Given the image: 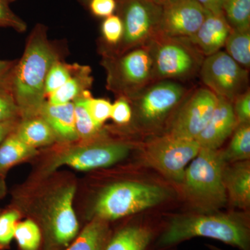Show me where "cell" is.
I'll use <instances>...</instances> for the list:
<instances>
[{
  "instance_id": "17",
  "label": "cell",
  "mask_w": 250,
  "mask_h": 250,
  "mask_svg": "<svg viewBox=\"0 0 250 250\" xmlns=\"http://www.w3.org/2000/svg\"><path fill=\"white\" fill-rule=\"evenodd\" d=\"M223 182L228 200L240 208H247L250 204V161L233 163L225 166Z\"/></svg>"
},
{
  "instance_id": "13",
  "label": "cell",
  "mask_w": 250,
  "mask_h": 250,
  "mask_svg": "<svg viewBox=\"0 0 250 250\" xmlns=\"http://www.w3.org/2000/svg\"><path fill=\"white\" fill-rule=\"evenodd\" d=\"M75 193L73 186L63 188L51 202L46 231L49 243L54 248L65 249L78 234V221L72 206Z\"/></svg>"
},
{
  "instance_id": "25",
  "label": "cell",
  "mask_w": 250,
  "mask_h": 250,
  "mask_svg": "<svg viewBox=\"0 0 250 250\" xmlns=\"http://www.w3.org/2000/svg\"><path fill=\"white\" fill-rule=\"evenodd\" d=\"M90 94V90H86L73 102L77 134L79 139L85 141L97 139L101 135L102 131L101 126L95 124L85 106V98Z\"/></svg>"
},
{
  "instance_id": "39",
  "label": "cell",
  "mask_w": 250,
  "mask_h": 250,
  "mask_svg": "<svg viewBox=\"0 0 250 250\" xmlns=\"http://www.w3.org/2000/svg\"><path fill=\"white\" fill-rule=\"evenodd\" d=\"M16 63L14 61L0 60V85L6 84L10 73Z\"/></svg>"
},
{
  "instance_id": "43",
  "label": "cell",
  "mask_w": 250,
  "mask_h": 250,
  "mask_svg": "<svg viewBox=\"0 0 250 250\" xmlns=\"http://www.w3.org/2000/svg\"><path fill=\"white\" fill-rule=\"evenodd\" d=\"M6 1H7L8 2L10 3V2H12V1H16V0H6Z\"/></svg>"
},
{
  "instance_id": "15",
  "label": "cell",
  "mask_w": 250,
  "mask_h": 250,
  "mask_svg": "<svg viewBox=\"0 0 250 250\" xmlns=\"http://www.w3.org/2000/svg\"><path fill=\"white\" fill-rule=\"evenodd\" d=\"M218 98L209 121L195 139L200 148L219 149L238 126L232 103L222 97Z\"/></svg>"
},
{
  "instance_id": "7",
  "label": "cell",
  "mask_w": 250,
  "mask_h": 250,
  "mask_svg": "<svg viewBox=\"0 0 250 250\" xmlns=\"http://www.w3.org/2000/svg\"><path fill=\"white\" fill-rule=\"evenodd\" d=\"M192 89L177 81L153 82L128 99L133 116L141 129L156 131L167 118L178 110Z\"/></svg>"
},
{
  "instance_id": "18",
  "label": "cell",
  "mask_w": 250,
  "mask_h": 250,
  "mask_svg": "<svg viewBox=\"0 0 250 250\" xmlns=\"http://www.w3.org/2000/svg\"><path fill=\"white\" fill-rule=\"evenodd\" d=\"M39 116L48 123L57 141L70 143L79 139L75 126L73 103L52 104L46 101L41 108Z\"/></svg>"
},
{
  "instance_id": "37",
  "label": "cell",
  "mask_w": 250,
  "mask_h": 250,
  "mask_svg": "<svg viewBox=\"0 0 250 250\" xmlns=\"http://www.w3.org/2000/svg\"><path fill=\"white\" fill-rule=\"evenodd\" d=\"M116 0H90L89 9L93 16L107 18L116 12Z\"/></svg>"
},
{
  "instance_id": "33",
  "label": "cell",
  "mask_w": 250,
  "mask_h": 250,
  "mask_svg": "<svg viewBox=\"0 0 250 250\" xmlns=\"http://www.w3.org/2000/svg\"><path fill=\"white\" fill-rule=\"evenodd\" d=\"M19 109L6 84L0 85V122L18 119Z\"/></svg>"
},
{
  "instance_id": "3",
  "label": "cell",
  "mask_w": 250,
  "mask_h": 250,
  "mask_svg": "<svg viewBox=\"0 0 250 250\" xmlns=\"http://www.w3.org/2000/svg\"><path fill=\"white\" fill-rule=\"evenodd\" d=\"M226 165L223 151L200 148L186 169L182 184L188 197L197 207L215 210L227 203L228 195L223 182Z\"/></svg>"
},
{
  "instance_id": "4",
  "label": "cell",
  "mask_w": 250,
  "mask_h": 250,
  "mask_svg": "<svg viewBox=\"0 0 250 250\" xmlns=\"http://www.w3.org/2000/svg\"><path fill=\"white\" fill-rule=\"evenodd\" d=\"M152 61L153 82L184 81L200 72L205 57L187 37L159 31L147 43Z\"/></svg>"
},
{
  "instance_id": "32",
  "label": "cell",
  "mask_w": 250,
  "mask_h": 250,
  "mask_svg": "<svg viewBox=\"0 0 250 250\" xmlns=\"http://www.w3.org/2000/svg\"><path fill=\"white\" fill-rule=\"evenodd\" d=\"M19 218V213L15 210H6L0 214V250L9 248L14 238Z\"/></svg>"
},
{
  "instance_id": "14",
  "label": "cell",
  "mask_w": 250,
  "mask_h": 250,
  "mask_svg": "<svg viewBox=\"0 0 250 250\" xmlns=\"http://www.w3.org/2000/svg\"><path fill=\"white\" fill-rule=\"evenodd\" d=\"M207 10L195 0H176L163 6L160 31L172 37L190 38L205 21Z\"/></svg>"
},
{
  "instance_id": "36",
  "label": "cell",
  "mask_w": 250,
  "mask_h": 250,
  "mask_svg": "<svg viewBox=\"0 0 250 250\" xmlns=\"http://www.w3.org/2000/svg\"><path fill=\"white\" fill-rule=\"evenodd\" d=\"M232 105L238 125L250 124V89L237 97L233 102Z\"/></svg>"
},
{
  "instance_id": "41",
  "label": "cell",
  "mask_w": 250,
  "mask_h": 250,
  "mask_svg": "<svg viewBox=\"0 0 250 250\" xmlns=\"http://www.w3.org/2000/svg\"><path fill=\"white\" fill-rule=\"evenodd\" d=\"M4 182H3L2 179H1V176H0V198L4 195Z\"/></svg>"
},
{
  "instance_id": "20",
  "label": "cell",
  "mask_w": 250,
  "mask_h": 250,
  "mask_svg": "<svg viewBox=\"0 0 250 250\" xmlns=\"http://www.w3.org/2000/svg\"><path fill=\"white\" fill-rule=\"evenodd\" d=\"M93 78L89 66L75 64V70L70 80L58 90L47 96L52 104H64L73 103L93 84Z\"/></svg>"
},
{
  "instance_id": "1",
  "label": "cell",
  "mask_w": 250,
  "mask_h": 250,
  "mask_svg": "<svg viewBox=\"0 0 250 250\" xmlns=\"http://www.w3.org/2000/svg\"><path fill=\"white\" fill-rule=\"evenodd\" d=\"M58 59L57 51L47 39L46 27L38 24L28 38L22 58L13 67L6 83L22 119L39 116L46 102V77Z\"/></svg>"
},
{
  "instance_id": "34",
  "label": "cell",
  "mask_w": 250,
  "mask_h": 250,
  "mask_svg": "<svg viewBox=\"0 0 250 250\" xmlns=\"http://www.w3.org/2000/svg\"><path fill=\"white\" fill-rule=\"evenodd\" d=\"M6 0H0V27L11 28L19 33L27 30V24L17 16Z\"/></svg>"
},
{
  "instance_id": "26",
  "label": "cell",
  "mask_w": 250,
  "mask_h": 250,
  "mask_svg": "<svg viewBox=\"0 0 250 250\" xmlns=\"http://www.w3.org/2000/svg\"><path fill=\"white\" fill-rule=\"evenodd\" d=\"M224 47L226 52L242 67H250V30H236L230 32Z\"/></svg>"
},
{
  "instance_id": "30",
  "label": "cell",
  "mask_w": 250,
  "mask_h": 250,
  "mask_svg": "<svg viewBox=\"0 0 250 250\" xmlns=\"http://www.w3.org/2000/svg\"><path fill=\"white\" fill-rule=\"evenodd\" d=\"M102 34L108 45L106 49H113L119 45L123 39L124 28L121 18L118 15H112L104 18L101 27Z\"/></svg>"
},
{
  "instance_id": "10",
  "label": "cell",
  "mask_w": 250,
  "mask_h": 250,
  "mask_svg": "<svg viewBox=\"0 0 250 250\" xmlns=\"http://www.w3.org/2000/svg\"><path fill=\"white\" fill-rule=\"evenodd\" d=\"M199 73L207 88L231 103L249 89V70L225 51L206 57Z\"/></svg>"
},
{
  "instance_id": "8",
  "label": "cell",
  "mask_w": 250,
  "mask_h": 250,
  "mask_svg": "<svg viewBox=\"0 0 250 250\" xmlns=\"http://www.w3.org/2000/svg\"><path fill=\"white\" fill-rule=\"evenodd\" d=\"M117 15L124 28L123 39L116 48L105 49L121 54L146 45L160 31L163 6L154 0H116Z\"/></svg>"
},
{
  "instance_id": "5",
  "label": "cell",
  "mask_w": 250,
  "mask_h": 250,
  "mask_svg": "<svg viewBox=\"0 0 250 250\" xmlns=\"http://www.w3.org/2000/svg\"><path fill=\"white\" fill-rule=\"evenodd\" d=\"M102 56L106 88L118 98H132L153 83L152 61L147 44L121 54L103 49Z\"/></svg>"
},
{
  "instance_id": "42",
  "label": "cell",
  "mask_w": 250,
  "mask_h": 250,
  "mask_svg": "<svg viewBox=\"0 0 250 250\" xmlns=\"http://www.w3.org/2000/svg\"><path fill=\"white\" fill-rule=\"evenodd\" d=\"M156 3L161 5V6H164L167 3L172 2V1H176V0H154Z\"/></svg>"
},
{
  "instance_id": "24",
  "label": "cell",
  "mask_w": 250,
  "mask_h": 250,
  "mask_svg": "<svg viewBox=\"0 0 250 250\" xmlns=\"http://www.w3.org/2000/svg\"><path fill=\"white\" fill-rule=\"evenodd\" d=\"M228 147L223 151L227 164L249 160L250 157V124L239 125L233 133Z\"/></svg>"
},
{
  "instance_id": "16",
  "label": "cell",
  "mask_w": 250,
  "mask_h": 250,
  "mask_svg": "<svg viewBox=\"0 0 250 250\" xmlns=\"http://www.w3.org/2000/svg\"><path fill=\"white\" fill-rule=\"evenodd\" d=\"M232 28L223 14L207 11L205 21L191 37L190 42L205 57L221 50Z\"/></svg>"
},
{
  "instance_id": "23",
  "label": "cell",
  "mask_w": 250,
  "mask_h": 250,
  "mask_svg": "<svg viewBox=\"0 0 250 250\" xmlns=\"http://www.w3.org/2000/svg\"><path fill=\"white\" fill-rule=\"evenodd\" d=\"M14 130L0 145V176L18 163L37 154L36 148L21 141Z\"/></svg>"
},
{
  "instance_id": "22",
  "label": "cell",
  "mask_w": 250,
  "mask_h": 250,
  "mask_svg": "<svg viewBox=\"0 0 250 250\" xmlns=\"http://www.w3.org/2000/svg\"><path fill=\"white\" fill-rule=\"evenodd\" d=\"M111 233L106 221L96 218L64 250H104Z\"/></svg>"
},
{
  "instance_id": "19",
  "label": "cell",
  "mask_w": 250,
  "mask_h": 250,
  "mask_svg": "<svg viewBox=\"0 0 250 250\" xmlns=\"http://www.w3.org/2000/svg\"><path fill=\"white\" fill-rule=\"evenodd\" d=\"M154 235V231L149 227L129 225L110 236L104 250H147Z\"/></svg>"
},
{
  "instance_id": "9",
  "label": "cell",
  "mask_w": 250,
  "mask_h": 250,
  "mask_svg": "<svg viewBox=\"0 0 250 250\" xmlns=\"http://www.w3.org/2000/svg\"><path fill=\"white\" fill-rule=\"evenodd\" d=\"M200 149L195 140L179 139L166 134L148 142L143 155L148 165L167 179L182 184L187 166Z\"/></svg>"
},
{
  "instance_id": "38",
  "label": "cell",
  "mask_w": 250,
  "mask_h": 250,
  "mask_svg": "<svg viewBox=\"0 0 250 250\" xmlns=\"http://www.w3.org/2000/svg\"><path fill=\"white\" fill-rule=\"evenodd\" d=\"M207 11L213 14H223L224 0H195Z\"/></svg>"
},
{
  "instance_id": "28",
  "label": "cell",
  "mask_w": 250,
  "mask_h": 250,
  "mask_svg": "<svg viewBox=\"0 0 250 250\" xmlns=\"http://www.w3.org/2000/svg\"><path fill=\"white\" fill-rule=\"evenodd\" d=\"M14 238L20 250H39L42 234L37 224L27 220L17 223Z\"/></svg>"
},
{
  "instance_id": "2",
  "label": "cell",
  "mask_w": 250,
  "mask_h": 250,
  "mask_svg": "<svg viewBox=\"0 0 250 250\" xmlns=\"http://www.w3.org/2000/svg\"><path fill=\"white\" fill-rule=\"evenodd\" d=\"M194 237H206L250 250V229L248 219L236 213H202L174 217L161 233L159 248H170Z\"/></svg>"
},
{
  "instance_id": "27",
  "label": "cell",
  "mask_w": 250,
  "mask_h": 250,
  "mask_svg": "<svg viewBox=\"0 0 250 250\" xmlns=\"http://www.w3.org/2000/svg\"><path fill=\"white\" fill-rule=\"evenodd\" d=\"M223 12L233 29L250 30V0H224Z\"/></svg>"
},
{
  "instance_id": "29",
  "label": "cell",
  "mask_w": 250,
  "mask_h": 250,
  "mask_svg": "<svg viewBox=\"0 0 250 250\" xmlns=\"http://www.w3.org/2000/svg\"><path fill=\"white\" fill-rule=\"evenodd\" d=\"M75 64L70 65L62 61H56L49 69L45 85L46 97L48 96L65 84L70 80L75 70Z\"/></svg>"
},
{
  "instance_id": "12",
  "label": "cell",
  "mask_w": 250,
  "mask_h": 250,
  "mask_svg": "<svg viewBox=\"0 0 250 250\" xmlns=\"http://www.w3.org/2000/svg\"><path fill=\"white\" fill-rule=\"evenodd\" d=\"M131 146L123 142H100L67 149L56 156L49 166L52 172L62 166L78 170L108 167L124 159Z\"/></svg>"
},
{
  "instance_id": "11",
  "label": "cell",
  "mask_w": 250,
  "mask_h": 250,
  "mask_svg": "<svg viewBox=\"0 0 250 250\" xmlns=\"http://www.w3.org/2000/svg\"><path fill=\"white\" fill-rule=\"evenodd\" d=\"M218 98L207 88L192 90L177 110L167 134L179 139H196L209 121Z\"/></svg>"
},
{
  "instance_id": "6",
  "label": "cell",
  "mask_w": 250,
  "mask_h": 250,
  "mask_svg": "<svg viewBox=\"0 0 250 250\" xmlns=\"http://www.w3.org/2000/svg\"><path fill=\"white\" fill-rule=\"evenodd\" d=\"M168 196L159 186L136 182H120L106 187L94 207L97 218L107 221L123 218L155 207Z\"/></svg>"
},
{
  "instance_id": "40",
  "label": "cell",
  "mask_w": 250,
  "mask_h": 250,
  "mask_svg": "<svg viewBox=\"0 0 250 250\" xmlns=\"http://www.w3.org/2000/svg\"><path fill=\"white\" fill-rule=\"evenodd\" d=\"M18 124V119L0 122V145L16 129Z\"/></svg>"
},
{
  "instance_id": "31",
  "label": "cell",
  "mask_w": 250,
  "mask_h": 250,
  "mask_svg": "<svg viewBox=\"0 0 250 250\" xmlns=\"http://www.w3.org/2000/svg\"><path fill=\"white\" fill-rule=\"evenodd\" d=\"M85 104L92 119L102 127L111 117L112 104L105 99L93 98L91 94L85 97Z\"/></svg>"
},
{
  "instance_id": "21",
  "label": "cell",
  "mask_w": 250,
  "mask_h": 250,
  "mask_svg": "<svg viewBox=\"0 0 250 250\" xmlns=\"http://www.w3.org/2000/svg\"><path fill=\"white\" fill-rule=\"evenodd\" d=\"M14 131L21 141L34 148L49 146L57 141L52 128L40 116L23 119Z\"/></svg>"
},
{
  "instance_id": "35",
  "label": "cell",
  "mask_w": 250,
  "mask_h": 250,
  "mask_svg": "<svg viewBox=\"0 0 250 250\" xmlns=\"http://www.w3.org/2000/svg\"><path fill=\"white\" fill-rule=\"evenodd\" d=\"M132 108L127 98L119 97L112 104L110 118L116 124L120 125L128 124L132 120Z\"/></svg>"
}]
</instances>
